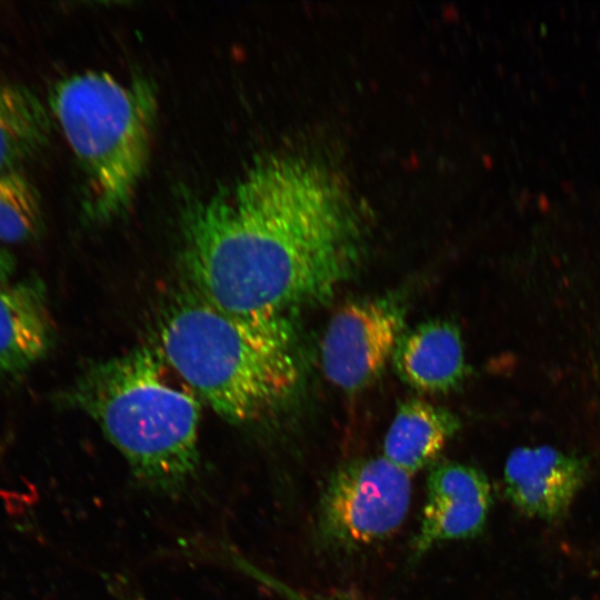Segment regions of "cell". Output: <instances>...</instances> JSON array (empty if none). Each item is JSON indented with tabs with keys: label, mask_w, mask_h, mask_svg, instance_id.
I'll list each match as a JSON object with an SVG mask.
<instances>
[{
	"label": "cell",
	"mask_w": 600,
	"mask_h": 600,
	"mask_svg": "<svg viewBox=\"0 0 600 600\" xmlns=\"http://www.w3.org/2000/svg\"><path fill=\"white\" fill-rule=\"evenodd\" d=\"M491 502V486L481 470L457 461L434 462L427 477L412 558L419 559L440 543L478 534L484 527Z\"/></svg>",
	"instance_id": "7"
},
{
	"label": "cell",
	"mask_w": 600,
	"mask_h": 600,
	"mask_svg": "<svg viewBox=\"0 0 600 600\" xmlns=\"http://www.w3.org/2000/svg\"><path fill=\"white\" fill-rule=\"evenodd\" d=\"M584 476V462L572 453L549 446L520 447L506 461L504 487L522 512L550 520L570 508Z\"/></svg>",
	"instance_id": "8"
},
{
	"label": "cell",
	"mask_w": 600,
	"mask_h": 600,
	"mask_svg": "<svg viewBox=\"0 0 600 600\" xmlns=\"http://www.w3.org/2000/svg\"><path fill=\"white\" fill-rule=\"evenodd\" d=\"M4 174L6 173L0 174V191H1V188H2V182H3Z\"/></svg>",
	"instance_id": "16"
},
{
	"label": "cell",
	"mask_w": 600,
	"mask_h": 600,
	"mask_svg": "<svg viewBox=\"0 0 600 600\" xmlns=\"http://www.w3.org/2000/svg\"><path fill=\"white\" fill-rule=\"evenodd\" d=\"M459 417L421 399L402 402L383 441V457L413 474L432 466L460 429Z\"/></svg>",
	"instance_id": "11"
},
{
	"label": "cell",
	"mask_w": 600,
	"mask_h": 600,
	"mask_svg": "<svg viewBox=\"0 0 600 600\" xmlns=\"http://www.w3.org/2000/svg\"><path fill=\"white\" fill-rule=\"evenodd\" d=\"M62 401L100 427L141 487L167 497L189 490L200 463L202 401L156 346L89 367Z\"/></svg>",
	"instance_id": "3"
},
{
	"label": "cell",
	"mask_w": 600,
	"mask_h": 600,
	"mask_svg": "<svg viewBox=\"0 0 600 600\" xmlns=\"http://www.w3.org/2000/svg\"><path fill=\"white\" fill-rule=\"evenodd\" d=\"M411 474L383 456L343 462L328 478L316 510V537L323 548L350 551L382 541L404 521Z\"/></svg>",
	"instance_id": "5"
},
{
	"label": "cell",
	"mask_w": 600,
	"mask_h": 600,
	"mask_svg": "<svg viewBox=\"0 0 600 600\" xmlns=\"http://www.w3.org/2000/svg\"><path fill=\"white\" fill-rule=\"evenodd\" d=\"M404 309L389 297L352 300L330 319L321 342L328 380L356 392L382 373L403 333Z\"/></svg>",
	"instance_id": "6"
},
{
	"label": "cell",
	"mask_w": 600,
	"mask_h": 600,
	"mask_svg": "<svg viewBox=\"0 0 600 600\" xmlns=\"http://www.w3.org/2000/svg\"><path fill=\"white\" fill-rule=\"evenodd\" d=\"M156 101L150 81L124 83L101 71L52 88L50 109L87 178L91 218L107 220L128 206L147 167Z\"/></svg>",
	"instance_id": "4"
},
{
	"label": "cell",
	"mask_w": 600,
	"mask_h": 600,
	"mask_svg": "<svg viewBox=\"0 0 600 600\" xmlns=\"http://www.w3.org/2000/svg\"><path fill=\"white\" fill-rule=\"evenodd\" d=\"M280 591L288 596L289 600H363L359 597L337 591L324 593H303L284 587H280Z\"/></svg>",
	"instance_id": "14"
},
{
	"label": "cell",
	"mask_w": 600,
	"mask_h": 600,
	"mask_svg": "<svg viewBox=\"0 0 600 600\" xmlns=\"http://www.w3.org/2000/svg\"><path fill=\"white\" fill-rule=\"evenodd\" d=\"M367 226L342 176L322 160L269 154L182 222L191 289L240 314L287 317L327 302L357 270Z\"/></svg>",
	"instance_id": "1"
},
{
	"label": "cell",
	"mask_w": 600,
	"mask_h": 600,
	"mask_svg": "<svg viewBox=\"0 0 600 600\" xmlns=\"http://www.w3.org/2000/svg\"><path fill=\"white\" fill-rule=\"evenodd\" d=\"M43 229L40 198L21 170L7 172L0 192V240L27 243Z\"/></svg>",
	"instance_id": "13"
},
{
	"label": "cell",
	"mask_w": 600,
	"mask_h": 600,
	"mask_svg": "<svg viewBox=\"0 0 600 600\" xmlns=\"http://www.w3.org/2000/svg\"><path fill=\"white\" fill-rule=\"evenodd\" d=\"M391 359L400 379L421 392H448L467 373L461 332L448 320H429L403 332Z\"/></svg>",
	"instance_id": "10"
},
{
	"label": "cell",
	"mask_w": 600,
	"mask_h": 600,
	"mask_svg": "<svg viewBox=\"0 0 600 600\" xmlns=\"http://www.w3.org/2000/svg\"><path fill=\"white\" fill-rule=\"evenodd\" d=\"M51 121L39 97L0 79V174L20 170L48 143Z\"/></svg>",
	"instance_id": "12"
},
{
	"label": "cell",
	"mask_w": 600,
	"mask_h": 600,
	"mask_svg": "<svg viewBox=\"0 0 600 600\" xmlns=\"http://www.w3.org/2000/svg\"><path fill=\"white\" fill-rule=\"evenodd\" d=\"M52 341L42 280L28 276L0 288V376L21 377L47 356Z\"/></svg>",
	"instance_id": "9"
},
{
	"label": "cell",
	"mask_w": 600,
	"mask_h": 600,
	"mask_svg": "<svg viewBox=\"0 0 600 600\" xmlns=\"http://www.w3.org/2000/svg\"><path fill=\"white\" fill-rule=\"evenodd\" d=\"M16 266L14 256L10 251L0 248V288L11 282Z\"/></svg>",
	"instance_id": "15"
},
{
	"label": "cell",
	"mask_w": 600,
	"mask_h": 600,
	"mask_svg": "<svg viewBox=\"0 0 600 600\" xmlns=\"http://www.w3.org/2000/svg\"><path fill=\"white\" fill-rule=\"evenodd\" d=\"M156 347L201 401L234 424L270 416L300 380L289 318L234 313L192 289L161 317Z\"/></svg>",
	"instance_id": "2"
}]
</instances>
